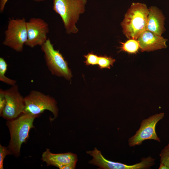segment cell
Listing matches in <instances>:
<instances>
[{
    "mask_svg": "<svg viewBox=\"0 0 169 169\" xmlns=\"http://www.w3.org/2000/svg\"><path fill=\"white\" fill-rule=\"evenodd\" d=\"M5 92L6 103L0 116L7 120L14 119L23 113L24 97L20 94L17 84L5 90Z\"/></svg>",
    "mask_w": 169,
    "mask_h": 169,
    "instance_id": "ba28073f",
    "label": "cell"
},
{
    "mask_svg": "<svg viewBox=\"0 0 169 169\" xmlns=\"http://www.w3.org/2000/svg\"><path fill=\"white\" fill-rule=\"evenodd\" d=\"M26 24L28 38L25 45L31 48L41 46L48 39V23L41 18H32L26 22Z\"/></svg>",
    "mask_w": 169,
    "mask_h": 169,
    "instance_id": "9c48e42d",
    "label": "cell"
},
{
    "mask_svg": "<svg viewBox=\"0 0 169 169\" xmlns=\"http://www.w3.org/2000/svg\"><path fill=\"white\" fill-rule=\"evenodd\" d=\"M46 64L52 74L70 80L72 76L67 61L58 50L54 48L49 38L41 46Z\"/></svg>",
    "mask_w": 169,
    "mask_h": 169,
    "instance_id": "5b68a950",
    "label": "cell"
},
{
    "mask_svg": "<svg viewBox=\"0 0 169 169\" xmlns=\"http://www.w3.org/2000/svg\"><path fill=\"white\" fill-rule=\"evenodd\" d=\"M39 115L22 113L16 118L7 120L6 125L10 136L8 147L16 157L20 155L21 146L29 138L30 130L35 128L33 121Z\"/></svg>",
    "mask_w": 169,
    "mask_h": 169,
    "instance_id": "6da1fadb",
    "label": "cell"
},
{
    "mask_svg": "<svg viewBox=\"0 0 169 169\" xmlns=\"http://www.w3.org/2000/svg\"><path fill=\"white\" fill-rule=\"evenodd\" d=\"M8 23L3 44L16 52H22L28 38L25 19L9 18Z\"/></svg>",
    "mask_w": 169,
    "mask_h": 169,
    "instance_id": "8992f818",
    "label": "cell"
},
{
    "mask_svg": "<svg viewBox=\"0 0 169 169\" xmlns=\"http://www.w3.org/2000/svg\"><path fill=\"white\" fill-rule=\"evenodd\" d=\"M164 116V113L161 112L151 115L142 120L139 129L128 141L130 147L141 145L146 140H154L161 142V140L156 131V124Z\"/></svg>",
    "mask_w": 169,
    "mask_h": 169,
    "instance_id": "52a82bcc",
    "label": "cell"
},
{
    "mask_svg": "<svg viewBox=\"0 0 169 169\" xmlns=\"http://www.w3.org/2000/svg\"><path fill=\"white\" fill-rule=\"evenodd\" d=\"M115 60L110 57L105 55L99 56L98 65L100 69L107 68L110 69L113 66Z\"/></svg>",
    "mask_w": 169,
    "mask_h": 169,
    "instance_id": "9a60e30c",
    "label": "cell"
},
{
    "mask_svg": "<svg viewBox=\"0 0 169 169\" xmlns=\"http://www.w3.org/2000/svg\"><path fill=\"white\" fill-rule=\"evenodd\" d=\"M120 43L121 44V50L129 53H135L138 52L140 48L137 39H129L125 43Z\"/></svg>",
    "mask_w": 169,
    "mask_h": 169,
    "instance_id": "5bb4252c",
    "label": "cell"
},
{
    "mask_svg": "<svg viewBox=\"0 0 169 169\" xmlns=\"http://www.w3.org/2000/svg\"><path fill=\"white\" fill-rule=\"evenodd\" d=\"M149 9L146 5L133 3L121 23L124 34L129 39H137L146 30Z\"/></svg>",
    "mask_w": 169,
    "mask_h": 169,
    "instance_id": "7a4b0ae2",
    "label": "cell"
},
{
    "mask_svg": "<svg viewBox=\"0 0 169 169\" xmlns=\"http://www.w3.org/2000/svg\"><path fill=\"white\" fill-rule=\"evenodd\" d=\"M41 160L47 166H54L60 169H74L77 161L76 154L71 152L55 154L47 148L42 155Z\"/></svg>",
    "mask_w": 169,
    "mask_h": 169,
    "instance_id": "30bf717a",
    "label": "cell"
},
{
    "mask_svg": "<svg viewBox=\"0 0 169 169\" xmlns=\"http://www.w3.org/2000/svg\"><path fill=\"white\" fill-rule=\"evenodd\" d=\"M159 169H168V168L164 165L160 163L159 166L158 168Z\"/></svg>",
    "mask_w": 169,
    "mask_h": 169,
    "instance_id": "44dd1931",
    "label": "cell"
},
{
    "mask_svg": "<svg viewBox=\"0 0 169 169\" xmlns=\"http://www.w3.org/2000/svg\"><path fill=\"white\" fill-rule=\"evenodd\" d=\"M25 108L23 113L40 115L45 110L51 112L54 119L58 115V108L55 99L49 95L37 90H31L24 97Z\"/></svg>",
    "mask_w": 169,
    "mask_h": 169,
    "instance_id": "277c9868",
    "label": "cell"
},
{
    "mask_svg": "<svg viewBox=\"0 0 169 169\" xmlns=\"http://www.w3.org/2000/svg\"><path fill=\"white\" fill-rule=\"evenodd\" d=\"M12 155L7 147L0 144V169H3V162L6 156L8 155Z\"/></svg>",
    "mask_w": 169,
    "mask_h": 169,
    "instance_id": "ac0fdd59",
    "label": "cell"
},
{
    "mask_svg": "<svg viewBox=\"0 0 169 169\" xmlns=\"http://www.w3.org/2000/svg\"><path fill=\"white\" fill-rule=\"evenodd\" d=\"M8 64L5 59L0 57V80L7 84L13 86L16 84L17 81L10 79L5 75L7 70Z\"/></svg>",
    "mask_w": 169,
    "mask_h": 169,
    "instance_id": "4fadbf2b",
    "label": "cell"
},
{
    "mask_svg": "<svg viewBox=\"0 0 169 169\" xmlns=\"http://www.w3.org/2000/svg\"><path fill=\"white\" fill-rule=\"evenodd\" d=\"M84 57L86 59L84 63L87 65H98L99 56L95 54L92 52L89 53L87 54L84 55Z\"/></svg>",
    "mask_w": 169,
    "mask_h": 169,
    "instance_id": "e0dca14e",
    "label": "cell"
},
{
    "mask_svg": "<svg viewBox=\"0 0 169 169\" xmlns=\"http://www.w3.org/2000/svg\"><path fill=\"white\" fill-rule=\"evenodd\" d=\"M32 0L37 1V2H40V1H44L45 0Z\"/></svg>",
    "mask_w": 169,
    "mask_h": 169,
    "instance_id": "7402d4cb",
    "label": "cell"
},
{
    "mask_svg": "<svg viewBox=\"0 0 169 169\" xmlns=\"http://www.w3.org/2000/svg\"><path fill=\"white\" fill-rule=\"evenodd\" d=\"M87 0H53V9L59 15L67 34L78 31L76 24L85 11Z\"/></svg>",
    "mask_w": 169,
    "mask_h": 169,
    "instance_id": "3957f363",
    "label": "cell"
},
{
    "mask_svg": "<svg viewBox=\"0 0 169 169\" xmlns=\"http://www.w3.org/2000/svg\"><path fill=\"white\" fill-rule=\"evenodd\" d=\"M8 0H0V12H3L5 5Z\"/></svg>",
    "mask_w": 169,
    "mask_h": 169,
    "instance_id": "ffe728a7",
    "label": "cell"
},
{
    "mask_svg": "<svg viewBox=\"0 0 169 169\" xmlns=\"http://www.w3.org/2000/svg\"><path fill=\"white\" fill-rule=\"evenodd\" d=\"M6 103L5 96V90L0 89V115L2 113L6 105Z\"/></svg>",
    "mask_w": 169,
    "mask_h": 169,
    "instance_id": "d6986e66",
    "label": "cell"
},
{
    "mask_svg": "<svg viewBox=\"0 0 169 169\" xmlns=\"http://www.w3.org/2000/svg\"><path fill=\"white\" fill-rule=\"evenodd\" d=\"M165 19L160 9L156 6H151L149 9L146 30L161 36L166 30L164 27Z\"/></svg>",
    "mask_w": 169,
    "mask_h": 169,
    "instance_id": "7c38bea8",
    "label": "cell"
},
{
    "mask_svg": "<svg viewBox=\"0 0 169 169\" xmlns=\"http://www.w3.org/2000/svg\"><path fill=\"white\" fill-rule=\"evenodd\" d=\"M159 156L160 163L164 165L169 169V142L162 149Z\"/></svg>",
    "mask_w": 169,
    "mask_h": 169,
    "instance_id": "2e32d148",
    "label": "cell"
},
{
    "mask_svg": "<svg viewBox=\"0 0 169 169\" xmlns=\"http://www.w3.org/2000/svg\"><path fill=\"white\" fill-rule=\"evenodd\" d=\"M137 40L141 52L154 51L167 47V39L147 30L144 31Z\"/></svg>",
    "mask_w": 169,
    "mask_h": 169,
    "instance_id": "8fae6325",
    "label": "cell"
}]
</instances>
